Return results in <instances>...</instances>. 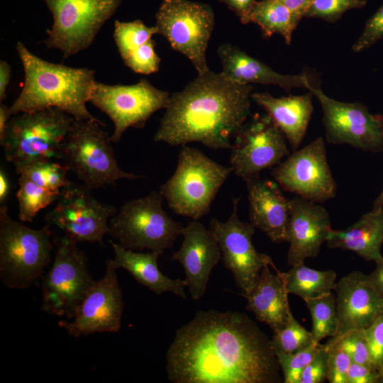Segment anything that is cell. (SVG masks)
I'll list each match as a JSON object with an SVG mask.
<instances>
[{
	"mask_svg": "<svg viewBox=\"0 0 383 383\" xmlns=\"http://www.w3.org/2000/svg\"><path fill=\"white\" fill-rule=\"evenodd\" d=\"M271 340L247 315L199 311L178 328L166 354L174 383H279Z\"/></svg>",
	"mask_w": 383,
	"mask_h": 383,
	"instance_id": "obj_1",
	"label": "cell"
},
{
	"mask_svg": "<svg viewBox=\"0 0 383 383\" xmlns=\"http://www.w3.org/2000/svg\"><path fill=\"white\" fill-rule=\"evenodd\" d=\"M252 90V84L235 83L222 72L197 74L183 90L170 95L154 140L231 149L250 113Z\"/></svg>",
	"mask_w": 383,
	"mask_h": 383,
	"instance_id": "obj_2",
	"label": "cell"
},
{
	"mask_svg": "<svg viewBox=\"0 0 383 383\" xmlns=\"http://www.w3.org/2000/svg\"><path fill=\"white\" fill-rule=\"evenodd\" d=\"M16 49L24 81L18 96L9 107L11 116L55 107L74 119L100 121L86 106L96 82L94 70L48 62L32 53L21 41Z\"/></svg>",
	"mask_w": 383,
	"mask_h": 383,
	"instance_id": "obj_3",
	"label": "cell"
},
{
	"mask_svg": "<svg viewBox=\"0 0 383 383\" xmlns=\"http://www.w3.org/2000/svg\"><path fill=\"white\" fill-rule=\"evenodd\" d=\"M74 121L55 107L12 116L0 138L6 160L18 172L33 163L62 159V144Z\"/></svg>",
	"mask_w": 383,
	"mask_h": 383,
	"instance_id": "obj_4",
	"label": "cell"
},
{
	"mask_svg": "<svg viewBox=\"0 0 383 383\" xmlns=\"http://www.w3.org/2000/svg\"><path fill=\"white\" fill-rule=\"evenodd\" d=\"M233 170L199 149L183 145L176 170L160 192L177 214L199 220L210 210L217 193Z\"/></svg>",
	"mask_w": 383,
	"mask_h": 383,
	"instance_id": "obj_5",
	"label": "cell"
},
{
	"mask_svg": "<svg viewBox=\"0 0 383 383\" xmlns=\"http://www.w3.org/2000/svg\"><path fill=\"white\" fill-rule=\"evenodd\" d=\"M51 233L47 225L30 228L0 208V278L10 289H25L38 282L52 260Z\"/></svg>",
	"mask_w": 383,
	"mask_h": 383,
	"instance_id": "obj_6",
	"label": "cell"
},
{
	"mask_svg": "<svg viewBox=\"0 0 383 383\" xmlns=\"http://www.w3.org/2000/svg\"><path fill=\"white\" fill-rule=\"evenodd\" d=\"M101 121L74 119L62 144V159L90 189L115 185L121 179H143L118 166L111 136Z\"/></svg>",
	"mask_w": 383,
	"mask_h": 383,
	"instance_id": "obj_7",
	"label": "cell"
},
{
	"mask_svg": "<svg viewBox=\"0 0 383 383\" xmlns=\"http://www.w3.org/2000/svg\"><path fill=\"white\" fill-rule=\"evenodd\" d=\"M160 192L123 204L109 220V233L120 246L161 254L171 248L184 227L164 210Z\"/></svg>",
	"mask_w": 383,
	"mask_h": 383,
	"instance_id": "obj_8",
	"label": "cell"
},
{
	"mask_svg": "<svg viewBox=\"0 0 383 383\" xmlns=\"http://www.w3.org/2000/svg\"><path fill=\"white\" fill-rule=\"evenodd\" d=\"M53 23L42 42L57 49L64 59L88 48L122 0H43Z\"/></svg>",
	"mask_w": 383,
	"mask_h": 383,
	"instance_id": "obj_9",
	"label": "cell"
},
{
	"mask_svg": "<svg viewBox=\"0 0 383 383\" xmlns=\"http://www.w3.org/2000/svg\"><path fill=\"white\" fill-rule=\"evenodd\" d=\"M55 243L52 265L40 279L42 308L48 313L70 320L95 280L77 242L65 235Z\"/></svg>",
	"mask_w": 383,
	"mask_h": 383,
	"instance_id": "obj_10",
	"label": "cell"
},
{
	"mask_svg": "<svg viewBox=\"0 0 383 383\" xmlns=\"http://www.w3.org/2000/svg\"><path fill=\"white\" fill-rule=\"evenodd\" d=\"M155 19L157 34L190 60L197 74L210 70L206 59L214 27V13L210 6L189 0H163Z\"/></svg>",
	"mask_w": 383,
	"mask_h": 383,
	"instance_id": "obj_11",
	"label": "cell"
},
{
	"mask_svg": "<svg viewBox=\"0 0 383 383\" xmlns=\"http://www.w3.org/2000/svg\"><path fill=\"white\" fill-rule=\"evenodd\" d=\"M170 99L169 92L141 79L131 85H109L96 82L89 102L112 121L114 130L111 140L118 143L128 128H144L154 113L167 107Z\"/></svg>",
	"mask_w": 383,
	"mask_h": 383,
	"instance_id": "obj_12",
	"label": "cell"
},
{
	"mask_svg": "<svg viewBox=\"0 0 383 383\" xmlns=\"http://www.w3.org/2000/svg\"><path fill=\"white\" fill-rule=\"evenodd\" d=\"M90 190L72 182L64 187L55 206L46 214L48 225L57 227L77 243H102L109 233V220L117 209L97 200Z\"/></svg>",
	"mask_w": 383,
	"mask_h": 383,
	"instance_id": "obj_13",
	"label": "cell"
},
{
	"mask_svg": "<svg viewBox=\"0 0 383 383\" xmlns=\"http://www.w3.org/2000/svg\"><path fill=\"white\" fill-rule=\"evenodd\" d=\"M308 90L321 104L328 142L347 144L366 151L383 150L381 115L370 113L360 102H343L332 99L318 86L311 84Z\"/></svg>",
	"mask_w": 383,
	"mask_h": 383,
	"instance_id": "obj_14",
	"label": "cell"
},
{
	"mask_svg": "<svg viewBox=\"0 0 383 383\" xmlns=\"http://www.w3.org/2000/svg\"><path fill=\"white\" fill-rule=\"evenodd\" d=\"M271 174L282 189L313 202L327 201L336 194V183L321 137L294 150L273 167Z\"/></svg>",
	"mask_w": 383,
	"mask_h": 383,
	"instance_id": "obj_15",
	"label": "cell"
},
{
	"mask_svg": "<svg viewBox=\"0 0 383 383\" xmlns=\"http://www.w3.org/2000/svg\"><path fill=\"white\" fill-rule=\"evenodd\" d=\"M289 155L287 138L272 118L267 113L257 115L234 138L230 164L233 172L247 182Z\"/></svg>",
	"mask_w": 383,
	"mask_h": 383,
	"instance_id": "obj_16",
	"label": "cell"
},
{
	"mask_svg": "<svg viewBox=\"0 0 383 383\" xmlns=\"http://www.w3.org/2000/svg\"><path fill=\"white\" fill-rule=\"evenodd\" d=\"M116 270L112 260L108 259L104 274L94 282L74 316L58 322L70 335L77 338L93 333L119 331L124 303Z\"/></svg>",
	"mask_w": 383,
	"mask_h": 383,
	"instance_id": "obj_17",
	"label": "cell"
},
{
	"mask_svg": "<svg viewBox=\"0 0 383 383\" xmlns=\"http://www.w3.org/2000/svg\"><path fill=\"white\" fill-rule=\"evenodd\" d=\"M240 199H233V212L226 221L211 218L210 230L220 247L225 267L232 273L243 295H246L256 284L265 265L272 260L254 247L252 238L255 227L239 219Z\"/></svg>",
	"mask_w": 383,
	"mask_h": 383,
	"instance_id": "obj_18",
	"label": "cell"
},
{
	"mask_svg": "<svg viewBox=\"0 0 383 383\" xmlns=\"http://www.w3.org/2000/svg\"><path fill=\"white\" fill-rule=\"evenodd\" d=\"M183 241L172 260L183 267L184 282L191 297L199 300L204 294L212 270L221 257L220 247L211 230L194 220L183 231Z\"/></svg>",
	"mask_w": 383,
	"mask_h": 383,
	"instance_id": "obj_19",
	"label": "cell"
},
{
	"mask_svg": "<svg viewBox=\"0 0 383 383\" xmlns=\"http://www.w3.org/2000/svg\"><path fill=\"white\" fill-rule=\"evenodd\" d=\"M331 230L329 213L323 206L299 196L290 199L288 264L316 257Z\"/></svg>",
	"mask_w": 383,
	"mask_h": 383,
	"instance_id": "obj_20",
	"label": "cell"
},
{
	"mask_svg": "<svg viewBox=\"0 0 383 383\" xmlns=\"http://www.w3.org/2000/svg\"><path fill=\"white\" fill-rule=\"evenodd\" d=\"M334 290L338 320L335 335L363 330L383 313V298L361 272L354 271L341 278Z\"/></svg>",
	"mask_w": 383,
	"mask_h": 383,
	"instance_id": "obj_21",
	"label": "cell"
},
{
	"mask_svg": "<svg viewBox=\"0 0 383 383\" xmlns=\"http://www.w3.org/2000/svg\"><path fill=\"white\" fill-rule=\"evenodd\" d=\"M245 183L250 223L272 241L287 242L290 199L276 182L259 177Z\"/></svg>",
	"mask_w": 383,
	"mask_h": 383,
	"instance_id": "obj_22",
	"label": "cell"
},
{
	"mask_svg": "<svg viewBox=\"0 0 383 383\" xmlns=\"http://www.w3.org/2000/svg\"><path fill=\"white\" fill-rule=\"evenodd\" d=\"M218 55L222 65V74L238 84H273L286 91H290L293 88L308 89L313 84L306 72L299 74L278 73L267 65L231 43L221 45L218 49Z\"/></svg>",
	"mask_w": 383,
	"mask_h": 383,
	"instance_id": "obj_23",
	"label": "cell"
},
{
	"mask_svg": "<svg viewBox=\"0 0 383 383\" xmlns=\"http://www.w3.org/2000/svg\"><path fill=\"white\" fill-rule=\"evenodd\" d=\"M313 94L274 97L267 91L252 92L251 99L262 106L296 150L306 135L313 111Z\"/></svg>",
	"mask_w": 383,
	"mask_h": 383,
	"instance_id": "obj_24",
	"label": "cell"
},
{
	"mask_svg": "<svg viewBox=\"0 0 383 383\" xmlns=\"http://www.w3.org/2000/svg\"><path fill=\"white\" fill-rule=\"evenodd\" d=\"M272 262L265 265L252 291L243 296L246 309L274 331L286 323L291 310L284 284Z\"/></svg>",
	"mask_w": 383,
	"mask_h": 383,
	"instance_id": "obj_25",
	"label": "cell"
},
{
	"mask_svg": "<svg viewBox=\"0 0 383 383\" xmlns=\"http://www.w3.org/2000/svg\"><path fill=\"white\" fill-rule=\"evenodd\" d=\"M109 243L114 252V257L111 260L117 269L127 270L138 283L156 295L171 292L186 299L184 279H172L160 270L157 260L162 255L160 252H142L126 249L113 240H109Z\"/></svg>",
	"mask_w": 383,
	"mask_h": 383,
	"instance_id": "obj_26",
	"label": "cell"
},
{
	"mask_svg": "<svg viewBox=\"0 0 383 383\" xmlns=\"http://www.w3.org/2000/svg\"><path fill=\"white\" fill-rule=\"evenodd\" d=\"M330 248L353 251L367 261L383 260V206L373 208L343 230H331L326 240Z\"/></svg>",
	"mask_w": 383,
	"mask_h": 383,
	"instance_id": "obj_27",
	"label": "cell"
},
{
	"mask_svg": "<svg viewBox=\"0 0 383 383\" xmlns=\"http://www.w3.org/2000/svg\"><path fill=\"white\" fill-rule=\"evenodd\" d=\"M278 273L287 293L295 294L304 301L330 293L336 286L334 271L316 270L306 266L304 262L292 266L286 272L278 270Z\"/></svg>",
	"mask_w": 383,
	"mask_h": 383,
	"instance_id": "obj_28",
	"label": "cell"
},
{
	"mask_svg": "<svg viewBox=\"0 0 383 383\" xmlns=\"http://www.w3.org/2000/svg\"><path fill=\"white\" fill-rule=\"evenodd\" d=\"M249 23L258 25L264 38L281 35L288 45L297 27L291 11L279 0L256 1L248 16Z\"/></svg>",
	"mask_w": 383,
	"mask_h": 383,
	"instance_id": "obj_29",
	"label": "cell"
},
{
	"mask_svg": "<svg viewBox=\"0 0 383 383\" xmlns=\"http://www.w3.org/2000/svg\"><path fill=\"white\" fill-rule=\"evenodd\" d=\"M19 176V189L16 194L18 218L22 222H32L41 209L57 200L60 191L48 189L23 174Z\"/></svg>",
	"mask_w": 383,
	"mask_h": 383,
	"instance_id": "obj_30",
	"label": "cell"
},
{
	"mask_svg": "<svg viewBox=\"0 0 383 383\" xmlns=\"http://www.w3.org/2000/svg\"><path fill=\"white\" fill-rule=\"evenodd\" d=\"M305 303L312 319L313 342L319 343L326 337L335 336L338 329L335 294L331 292Z\"/></svg>",
	"mask_w": 383,
	"mask_h": 383,
	"instance_id": "obj_31",
	"label": "cell"
},
{
	"mask_svg": "<svg viewBox=\"0 0 383 383\" xmlns=\"http://www.w3.org/2000/svg\"><path fill=\"white\" fill-rule=\"evenodd\" d=\"M157 34L156 26L149 27L138 19L130 22H114L113 38L122 60Z\"/></svg>",
	"mask_w": 383,
	"mask_h": 383,
	"instance_id": "obj_32",
	"label": "cell"
},
{
	"mask_svg": "<svg viewBox=\"0 0 383 383\" xmlns=\"http://www.w3.org/2000/svg\"><path fill=\"white\" fill-rule=\"evenodd\" d=\"M311 332L308 331L289 313L284 324L273 331L271 339L275 353H293L313 343Z\"/></svg>",
	"mask_w": 383,
	"mask_h": 383,
	"instance_id": "obj_33",
	"label": "cell"
},
{
	"mask_svg": "<svg viewBox=\"0 0 383 383\" xmlns=\"http://www.w3.org/2000/svg\"><path fill=\"white\" fill-rule=\"evenodd\" d=\"M68 170L70 168L67 165L49 160L26 165L16 172L19 175H25L40 187L52 191H61L70 183L67 178Z\"/></svg>",
	"mask_w": 383,
	"mask_h": 383,
	"instance_id": "obj_34",
	"label": "cell"
},
{
	"mask_svg": "<svg viewBox=\"0 0 383 383\" xmlns=\"http://www.w3.org/2000/svg\"><path fill=\"white\" fill-rule=\"evenodd\" d=\"M321 344L313 343L309 347L293 353H275L284 383H299L301 374L313 358Z\"/></svg>",
	"mask_w": 383,
	"mask_h": 383,
	"instance_id": "obj_35",
	"label": "cell"
},
{
	"mask_svg": "<svg viewBox=\"0 0 383 383\" xmlns=\"http://www.w3.org/2000/svg\"><path fill=\"white\" fill-rule=\"evenodd\" d=\"M326 343L344 350L353 362L374 367L363 330H353L335 335Z\"/></svg>",
	"mask_w": 383,
	"mask_h": 383,
	"instance_id": "obj_36",
	"label": "cell"
},
{
	"mask_svg": "<svg viewBox=\"0 0 383 383\" xmlns=\"http://www.w3.org/2000/svg\"><path fill=\"white\" fill-rule=\"evenodd\" d=\"M366 4V0H313L304 17L335 23L346 11L362 9Z\"/></svg>",
	"mask_w": 383,
	"mask_h": 383,
	"instance_id": "obj_37",
	"label": "cell"
},
{
	"mask_svg": "<svg viewBox=\"0 0 383 383\" xmlns=\"http://www.w3.org/2000/svg\"><path fill=\"white\" fill-rule=\"evenodd\" d=\"M155 43L151 39L123 60L126 66L134 72L150 74L157 72L161 59L155 50Z\"/></svg>",
	"mask_w": 383,
	"mask_h": 383,
	"instance_id": "obj_38",
	"label": "cell"
},
{
	"mask_svg": "<svg viewBox=\"0 0 383 383\" xmlns=\"http://www.w3.org/2000/svg\"><path fill=\"white\" fill-rule=\"evenodd\" d=\"M327 380L330 383H347V373L352 362L349 355L342 349L327 343Z\"/></svg>",
	"mask_w": 383,
	"mask_h": 383,
	"instance_id": "obj_39",
	"label": "cell"
},
{
	"mask_svg": "<svg viewBox=\"0 0 383 383\" xmlns=\"http://www.w3.org/2000/svg\"><path fill=\"white\" fill-rule=\"evenodd\" d=\"M383 38V4L367 21L363 31L352 46L354 52H362Z\"/></svg>",
	"mask_w": 383,
	"mask_h": 383,
	"instance_id": "obj_40",
	"label": "cell"
},
{
	"mask_svg": "<svg viewBox=\"0 0 383 383\" xmlns=\"http://www.w3.org/2000/svg\"><path fill=\"white\" fill-rule=\"evenodd\" d=\"M363 331L372 363L379 370L383 363V313Z\"/></svg>",
	"mask_w": 383,
	"mask_h": 383,
	"instance_id": "obj_41",
	"label": "cell"
},
{
	"mask_svg": "<svg viewBox=\"0 0 383 383\" xmlns=\"http://www.w3.org/2000/svg\"><path fill=\"white\" fill-rule=\"evenodd\" d=\"M328 353L321 345L317 353L303 371L299 383H322L327 379Z\"/></svg>",
	"mask_w": 383,
	"mask_h": 383,
	"instance_id": "obj_42",
	"label": "cell"
},
{
	"mask_svg": "<svg viewBox=\"0 0 383 383\" xmlns=\"http://www.w3.org/2000/svg\"><path fill=\"white\" fill-rule=\"evenodd\" d=\"M347 383H380L379 370L352 362L347 373Z\"/></svg>",
	"mask_w": 383,
	"mask_h": 383,
	"instance_id": "obj_43",
	"label": "cell"
},
{
	"mask_svg": "<svg viewBox=\"0 0 383 383\" xmlns=\"http://www.w3.org/2000/svg\"><path fill=\"white\" fill-rule=\"evenodd\" d=\"M218 1L225 4L233 11L243 24H247L250 11L256 0H218Z\"/></svg>",
	"mask_w": 383,
	"mask_h": 383,
	"instance_id": "obj_44",
	"label": "cell"
},
{
	"mask_svg": "<svg viewBox=\"0 0 383 383\" xmlns=\"http://www.w3.org/2000/svg\"><path fill=\"white\" fill-rule=\"evenodd\" d=\"M291 11L298 26L313 0H279Z\"/></svg>",
	"mask_w": 383,
	"mask_h": 383,
	"instance_id": "obj_45",
	"label": "cell"
},
{
	"mask_svg": "<svg viewBox=\"0 0 383 383\" xmlns=\"http://www.w3.org/2000/svg\"><path fill=\"white\" fill-rule=\"evenodd\" d=\"M376 264L375 270L367 277L372 286L383 298V260Z\"/></svg>",
	"mask_w": 383,
	"mask_h": 383,
	"instance_id": "obj_46",
	"label": "cell"
},
{
	"mask_svg": "<svg viewBox=\"0 0 383 383\" xmlns=\"http://www.w3.org/2000/svg\"><path fill=\"white\" fill-rule=\"evenodd\" d=\"M11 70L10 65L5 61H0V101L6 98V92L10 82Z\"/></svg>",
	"mask_w": 383,
	"mask_h": 383,
	"instance_id": "obj_47",
	"label": "cell"
},
{
	"mask_svg": "<svg viewBox=\"0 0 383 383\" xmlns=\"http://www.w3.org/2000/svg\"><path fill=\"white\" fill-rule=\"evenodd\" d=\"M9 107L4 104H0V138H1L6 130L8 123L11 118Z\"/></svg>",
	"mask_w": 383,
	"mask_h": 383,
	"instance_id": "obj_48",
	"label": "cell"
},
{
	"mask_svg": "<svg viewBox=\"0 0 383 383\" xmlns=\"http://www.w3.org/2000/svg\"><path fill=\"white\" fill-rule=\"evenodd\" d=\"M10 192L9 179L4 170H0V202L2 204L7 199Z\"/></svg>",
	"mask_w": 383,
	"mask_h": 383,
	"instance_id": "obj_49",
	"label": "cell"
},
{
	"mask_svg": "<svg viewBox=\"0 0 383 383\" xmlns=\"http://www.w3.org/2000/svg\"><path fill=\"white\" fill-rule=\"evenodd\" d=\"M383 206V190L374 203V208Z\"/></svg>",
	"mask_w": 383,
	"mask_h": 383,
	"instance_id": "obj_50",
	"label": "cell"
},
{
	"mask_svg": "<svg viewBox=\"0 0 383 383\" xmlns=\"http://www.w3.org/2000/svg\"><path fill=\"white\" fill-rule=\"evenodd\" d=\"M379 374H380V383H383V363L381 365V367L379 369Z\"/></svg>",
	"mask_w": 383,
	"mask_h": 383,
	"instance_id": "obj_51",
	"label": "cell"
},
{
	"mask_svg": "<svg viewBox=\"0 0 383 383\" xmlns=\"http://www.w3.org/2000/svg\"><path fill=\"white\" fill-rule=\"evenodd\" d=\"M382 124H383V116H382Z\"/></svg>",
	"mask_w": 383,
	"mask_h": 383,
	"instance_id": "obj_52",
	"label": "cell"
}]
</instances>
